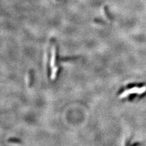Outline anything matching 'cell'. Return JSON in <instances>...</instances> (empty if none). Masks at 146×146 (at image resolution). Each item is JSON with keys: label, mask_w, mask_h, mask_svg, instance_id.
<instances>
[{"label": "cell", "mask_w": 146, "mask_h": 146, "mask_svg": "<svg viewBox=\"0 0 146 146\" xmlns=\"http://www.w3.org/2000/svg\"><path fill=\"white\" fill-rule=\"evenodd\" d=\"M57 1H60V0H57Z\"/></svg>", "instance_id": "7a4b0ae2"}, {"label": "cell", "mask_w": 146, "mask_h": 146, "mask_svg": "<svg viewBox=\"0 0 146 146\" xmlns=\"http://www.w3.org/2000/svg\"><path fill=\"white\" fill-rule=\"evenodd\" d=\"M104 12L105 16H106L109 20L112 21V15H111V13H110L108 7L107 6L104 7Z\"/></svg>", "instance_id": "6da1fadb"}]
</instances>
